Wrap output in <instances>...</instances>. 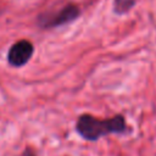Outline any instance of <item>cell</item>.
<instances>
[{"label": "cell", "mask_w": 156, "mask_h": 156, "mask_svg": "<svg viewBox=\"0 0 156 156\" xmlns=\"http://www.w3.org/2000/svg\"><path fill=\"white\" fill-rule=\"evenodd\" d=\"M77 133L88 141H96L110 134H123L128 130L123 115L117 113L110 118H98L89 113H83L76 122Z\"/></svg>", "instance_id": "obj_1"}, {"label": "cell", "mask_w": 156, "mask_h": 156, "mask_svg": "<svg viewBox=\"0 0 156 156\" xmlns=\"http://www.w3.org/2000/svg\"><path fill=\"white\" fill-rule=\"evenodd\" d=\"M139 0H113L112 10L116 15H126L128 13Z\"/></svg>", "instance_id": "obj_4"}, {"label": "cell", "mask_w": 156, "mask_h": 156, "mask_svg": "<svg viewBox=\"0 0 156 156\" xmlns=\"http://www.w3.org/2000/svg\"><path fill=\"white\" fill-rule=\"evenodd\" d=\"M82 9L74 2H67L58 9H51L40 12L37 17V24L41 29H52L68 23H72L79 18Z\"/></svg>", "instance_id": "obj_2"}, {"label": "cell", "mask_w": 156, "mask_h": 156, "mask_svg": "<svg viewBox=\"0 0 156 156\" xmlns=\"http://www.w3.org/2000/svg\"><path fill=\"white\" fill-rule=\"evenodd\" d=\"M34 55V44L30 40L21 39L13 43L7 52V62L10 66L20 68L29 62Z\"/></svg>", "instance_id": "obj_3"}, {"label": "cell", "mask_w": 156, "mask_h": 156, "mask_svg": "<svg viewBox=\"0 0 156 156\" xmlns=\"http://www.w3.org/2000/svg\"><path fill=\"white\" fill-rule=\"evenodd\" d=\"M22 156H37V155H35V152H34V150L32 147H26Z\"/></svg>", "instance_id": "obj_5"}]
</instances>
